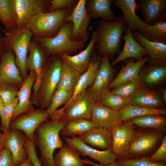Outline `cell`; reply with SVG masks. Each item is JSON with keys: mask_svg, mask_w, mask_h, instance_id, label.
Segmentation results:
<instances>
[{"mask_svg": "<svg viewBox=\"0 0 166 166\" xmlns=\"http://www.w3.org/2000/svg\"><path fill=\"white\" fill-rule=\"evenodd\" d=\"M128 27L122 16L117 17L110 22L99 20L96 31L95 47L102 57L109 59L121 51V44L123 34Z\"/></svg>", "mask_w": 166, "mask_h": 166, "instance_id": "obj_1", "label": "cell"}, {"mask_svg": "<svg viewBox=\"0 0 166 166\" xmlns=\"http://www.w3.org/2000/svg\"><path fill=\"white\" fill-rule=\"evenodd\" d=\"M67 121L62 119L46 121L35 130L33 141L35 145L39 148V160L43 166H55L53 152L64 144L59 134Z\"/></svg>", "mask_w": 166, "mask_h": 166, "instance_id": "obj_2", "label": "cell"}, {"mask_svg": "<svg viewBox=\"0 0 166 166\" xmlns=\"http://www.w3.org/2000/svg\"><path fill=\"white\" fill-rule=\"evenodd\" d=\"M3 32L5 35L2 37L4 50L10 49L13 51L16 64L24 80L28 75L26 68V62L33 35L25 26L5 28Z\"/></svg>", "mask_w": 166, "mask_h": 166, "instance_id": "obj_3", "label": "cell"}, {"mask_svg": "<svg viewBox=\"0 0 166 166\" xmlns=\"http://www.w3.org/2000/svg\"><path fill=\"white\" fill-rule=\"evenodd\" d=\"M72 10H60L34 15L28 21L25 27L33 37L40 38L55 36Z\"/></svg>", "mask_w": 166, "mask_h": 166, "instance_id": "obj_4", "label": "cell"}, {"mask_svg": "<svg viewBox=\"0 0 166 166\" xmlns=\"http://www.w3.org/2000/svg\"><path fill=\"white\" fill-rule=\"evenodd\" d=\"M72 30V23L66 22L53 37L40 38L33 36L32 38L38 42L48 57L64 53L69 55L83 49L86 44L85 42H74L71 40Z\"/></svg>", "mask_w": 166, "mask_h": 166, "instance_id": "obj_5", "label": "cell"}, {"mask_svg": "<svg viewBox=\"0 0 166 166\" xmlns=\"http://www.w3.org/2000/svg\"><path fill=\"white\" fill-rule=\"evenodd\" d=\"M62 60L59 55L51 56L43 68L42 81L37 96V105L48 108L60 78Z\"/></svg>", "mask_w": 166, "mask_h": 166, "instance_id": "obj_6", "label": "cell"}, {"mask_svg": "<svg viewBox=\"0 0 166 166\" xmlns=\"http://www.w3.org/2000/svg\"><path fill=\"white\" fill-rule=\"evenodd\" d=\"M163 132L151 128L139 127L134 129L130 146L128 158L148 157L161 144L164 135Z\"/></svg>", "mask_w": 166, "mask_h": 166, "instance_id": "obj_7", "label": "cell"}, {"mask_svg": "<svg viewBox=\"0 0 166 166\" xmlns=\"http://www.w3.org/2000/svg\"><path fill=\"white\" fill-rule=\"evenodd\" d=\"M94 101L86 90L76 96L64 106L49 117L51 120L66 121L78 119L90 120Z\"/></svg>", "mask_w": 166, "mask_h": 166, "instance_id": "obj_8", "label": "cell"}, {"mask_svg": "<svg viewBox=\"0 0 166 166\" xmlns=\"http://www.w3.org/2000/svg\"><path fill=\"white\" fill-rule=\"evenodd\" d=\"M29 52L26 68L27 71L33 70L36 73L32 100L33 102H36L37 94L41 85L44 67L48 58L42 47L33 38L29 45Z\"/></svg>", "mask_w": 166, "mask_h": 166, "instance_id": "obj_9", "label": "cell"}, {"mask_svg": "<svg viewBox=\"0 0 166 166\" xmlns=\"http://www.w3.org/2000/svg\"><path fill=\"white\" fill-rule=\"evenodd\" d=\"M86 0H79L71 13L67 17L66 22L72 23L71 40L74 42H86L89 32L87 28L90 21V17L87 14L86 8Z\"/></svg>", "mask_w": 166, "mask_h": 166, "instance_id": "obj_10", "label": "cell"}, {"mask_svg": "<svg viewBox=\"0 0 166 166\" xmlns=\"http://www.w3.org/2000/svg\"><path fill=\"white\" fill-rule=\"evenodd\" d=\"M117 70L111 65L109 59L103 57L93 81L88 90L93 101L99 102L108 90L109 86Z\"/></svg>", "mask_w": 166, "mask_h": 166, "instance_id": "obj_11", "label": "cell"}, {"mask_svg": "<svg viewBox=\"0 0 166 166\" xmlns=\"http://www.w3.org/2000/svg\"><path fill=\"white\" fill-rule=\"evenodd\" d=\"M135 126L130 121H124L112 132V149L120 160L128 158Z\"/></svg>", "mask_w": 166, "mask_h": 166, "instance_id": "obj_12", "label": "cell"}, {"mask_svg": "<svg viewBox=\"0 0 166 166\" xmlns=\"http://www.w3.org/2000/svg\"><path fill=\"white\" fill-rule=\"evenodd\" d=\"M48 117L46 109H35L18 117L11 122L9 129L20 130L26 137L33 140L35 130Z\"/></svg>", "mask_w": 166, "mask_h": 166, "instance_id": "obj_13", "label": "cell"}, {"mask_svg": "<svg viewBox=\"0 0 166 166\" xmlns=\"http://www.w3.org/2000/svg\"><path fill=\"white\" fill-rule=\"evenodd\" d=\"M63 137L66 144L77 150L81 155L90 157L98 162L100 165L108 166L117 160V156L112 149L99 150L85 143L77 137Z\"/></svg>", "mask_w": 166, "mask_h": 166, "instance_id": "obj_14", "label": "cell"}, {"mask_svg": "<svg viewBox=\"0 0 166 166\" xmlns=\"http://www.w3.org/2000/svg\"><path fill=\"white\" fill-rule=\"evenodd\" d=\"M18 16L17 27L25 26L33 16L47 12L51 0H15Z\"/></svg>", "mask_w": 166, "mask_h": 166, "instance_id": "obj_15", "label": "cell"}, {"mask_svg": "<svg viewBox=\"0 0 166 166\" xmlns=\"http://www.w3.org/2000/svg\"><path fill=\"white\" fill-rule=\"evenodd\" d=\"M96 125L112 132L123 122L119 112L102 105L99 102L93 103L90 120Z\"/></svg>", "mask_w": 166, "mask_h": 166, "instance_id": "obj_16", "label": "cell"}, {"mask_svg": "<svg viewBox=\"0 0 166 166\" xmlns=\"http://www.w3.org/2000/svg\"><path fill=\"white\" fill-rule=\"evenodd\" d=\"M143 22L149 26L166 22V0H138Z\"/></svg>", "mask_w": 166, "mask_h": 166, "instance_id": "obj_17", "label": "cell"}, {"mask_svg": "<svg viewBox=\"0 0 166 166\" xmlns=\"http://www.w3.org/2000/svg\"><path fill=\"white\" fill-rule=\"evenodd\" d=\"M0 61V83H4L19 88L24 80L16 63L15 55L10 49H6Z\"/></svg>", "mask_w": 166, "mask_h": 166, "instance_id": "obj_18", "label": "cell"}, {"mask_svg": "<svg viewBox=\"0 0 166 166\" xmlns=\"http://www.w3.org/2000/svg\"><path fill=\"white\" fill-rule=\"evenodd\" d=\"M36 78L35 72L31 70L30 71L27 77L24 80L17 94L18 103L13 112L11 122L23 113H28L35 110L31 101L30 100V97L31 89Z\"/></svg>", "mask_w": 166, "mask_h": 166, "instance_id": "obj_19", "label": "cell"}, {"mask_svg": "<svg viewBox=\"0 0 166 166\" xmlns=\"http://www.w3.org/2000/svg\"><path fill=\"white\" fill-rule=\"evenodd\" d=\"M4 135L5 148L10 151L16 166L19 165L28 157L24 147L26 136L18 130L9 129Z\"/></svg>", "mask_w": 166, "mask_h": 166, "instance_id": "obj_20", "label": "cell"}, {"mask_svg": "<svg viewBox=\"0 0 166 166\" xmlns=\"http://www.w3.org/2000/svg\"><path fill=\"white\" fill-rule=\"evenodd\" d=\"M128 103L134 106L149 109L163 108L164 105L160 92L144 87L128 98Z\"/></svg>", "mask_w": 166, "mask_h": 166, "instance_id": "obj_21", "label": "cell"}, {"mask_svg": "<svg viewBox=\"0 0 166 166\" xmlns=\"http://www.w3.org/2000/svg\"><path fill=\"white\" fill-rule=\"evenodd\" d=\"M125 33L122 38L124 42L123 48L118 56L112 61L111 65L113 66L128 58H133L136 61H140L143 58L144 56L148 55L145 49L135 39L128 27Z\"/></svg>", "mask_w": 166, "mask_h": 166, "instance_id": "obj_22", "label": "cell"}, {"mask_svg": "<svg viewBox=\"0 0 166 166\" xmlns=\"http://www.w3.org/2000/svg\"><path fill=\"white\" fill-rule=\"evenodd\" d=\"M132 34L136 41L147 52L149 57V65H166V44L149 41L137 31Z\"/></svg>", "mask_w": 166, "mask_h": 166, "instance_id": "obj_23", "label": "cell"}, {"mask_svg": "<svg viewBox=\"0 0 166 166\" xmlns=\"http://www.w3.org/2000/svg\"><path fill=\"white\" fill-rule=\"evenodd\" d=\"M95 36L94 31L91 39L86 48L79 53L71 56L64 53L59 55L63 62L66 63L78 72L82 74L88 69L91 57L95 48Z\"/></svg>", "mask_w": 166, "mask_h": 166, "instance_id": "obj_24", "label": "cell"}, {"mask_svg": "<svg viewBox=\"0 0 166 166\" xmlns=\"http://www.w3.org/2000/svg\"><path fill=\"white\" fill-rule=\"evenodd\" d=\"M149 58L148 55H147L141 60L136 62L133 58H128L125 60L124 62L126 65H125L123 64L121 65L119 73L110 83L108 90L138 77L141 68L148 62Z\"/></svg>", "mask_w": 166, "mask_h": 166, "instance_id": "obj_25", "label": "cell"}, {"mask_svg": "<svg viewBox=\"0 0 166 166\" xmlns=\"http://www.w3.org/2000/svg\"><path fill=\"white\" fill-rule=\"evenodd\" d=\"M77 137L93 148L103 150L112 149L111 132L104 128L96 126Z\"/></svg>", "mask_w": 166, "mask_h": 166, "instance_id": "obj_26", "label": "cell"}, {"mask_svg": "<svg viewBox=\"0 0 166 166\" xmlns=\"http://www.w3.org/2000/svg\"><path fill=\"white\" fill-rule=\"evenodd\" d=\"M112 3L121 10L123 14L122 17L132 33L148 25L136 14L138 9L136 0H113Z\"/></svg>", "mask_w": 166, "mask_h": 166, "instance_id": "obj_27", "label": "cell"}, {"mask_svg": "<svg viewBox=\"0 0 166 166\" xmlns=\"http://www.w3.org/2000/svg\"><path fill=\"white\" fill-rule=\"evenodd\" d=\"M139 76L143 86L152 89L162 84L166 79V65H144Z\"/></svg>", "mask_w": 166, "mask_h": 166, "instance_id": "obj_28", "label": "cell"}, {"mask_svg": "<svg viewBox=\"0 0 166 166\" xmlns=\"http://www.w3.org/2000/svg\"><path fill=\"white\" fill-rule=\"evenodd\" d=\"M113 0H86V8L90 18L95 19L99 18L107 22L114 21L117 18L112 12L111 5Z\"/></svg>", "mask_w": 166, "mask_h": 166, "instance_id": "obj_29", "label": "cell"}, {"mask_svg": "<svg viewBox=\"0 0 166 166\" xmlns=\"http://www.w3.org/2000/svg\"><path fill=\"white\" fill-rule=\"evenodd\" d=\"M80 155L77 150L64 144L54 157L55 166H83L85 160Z\"/></svg>", "mask_w": 166, "mask_h": 166, "instance_id": "obj_30", "label": "cell"}, {"mask_svg": "<svg viewBox=\"0 0 166 166\" xmlns=\"http://www.w3.org/2000/svg\"><path fill=\"white\" fill-rule=\"evenodd\" d=\"M90 120L78 119L67 121L60 133L63 137H75L82 135L96 126Z\"/></svg>", "mask_w": 166, "mask_h": 166, "instance_id": "obj_31", "label": "cell"}, {"mask_svg": "<svg viewBox=\"0 0 166 166\" xmlns=\"http://www.w3.org/2000/svg\"><path fill=\"white\" fill-rule=\"evenodd\" d=\"M0 21L5 29L17 26L18 16L15 0H0Z\"/></svg>", "mask_w": 166, "mask_h": 166, "instance_id": "obj_32", "label": "cell"}, {"mask_svg": "<svg viewBox=\"0 0 166 166\" xmlns=\"http://www.w3.org/2000/svg\"><path fill=\"white\" fill-rule=\"evenodd\" d=\"M135 126L142 128L157 129L164 132L166 127L165 116L157 114L146 115L130 120Z\"/></svg>", "mask_w": 166, "mask_h": 166, "instance_id": "obj_33", "label": "cell"}, {"mask_svg": "<svg viewBox=\"0 0 166 166\" xmlns=\"http://www.w3.org/2000/svg\"><path fill=\"white\" fill-rule=\"evenodd\" d=\"M81 74L68 64L63 62L60 78L57 89L73 92Z\"/></svg>", "mask_w": 166, "mask_h": 166, "instance_id": "obj_34", "label": "cell"}, {"mask_svg": "<svg viewBox=\"0 0 166 166\" xmlns=\"http://www.w3.org/2000/svg\"><path fill=\"white\" fill-rule=\"evenodd\" d=\"M119 112L121 120L124 122L149 114H157L165 116L166 109L164 108L159 109L147 108L134 106L128 104Z\"/></svg>", "mask_w": 166, "mask_h": 166, "instance_id": "obj_35", "label": "cell"}, {"mask_svg": "<svg viewBox=\"0 0 166 166\" xmlns=\"http://www.w3.org/2000/svg\"><path fill=\"white\" fill-rule=\"evenodd\" d=\"M137 31L149 41L166 44V22L147 25Z\"/></svg>", "mask_w": 166, "mask_h": 166, "instance_id": "obj_36", "label": "cell"}, {"mask_svg": "<svg viewBox=\"0 0 166 166\" xmlns=\"http://www.w3.org/2000/svg\"><path fill=\"white\" fill-rule=\"evenodd\" d=\"M103 105L115 111L119 112L128 104V98L108 90L99 101Z\"/></svg>", "mask_w": 166, "mask_h": 166, "instance_id": "obj_37", "label": "cell"}, {"mask_svg": "<svg viewBox=\"0 0 166 166\" xmlns=\"http://www.w3.org/2000/svg\"><path fill=\"white\" fill-rule=\"evenodd\" d=\"M73 95V92L56 89L51 97L50 104L46 109L49 117L60 106L67 104L71 100Z\"/></svg>", "mask_w": 166, "mask_h": 166, "instance_id": "obj_38", "label": "cell"}, {"mask_svg": "<svg viewBox=\"0 0 166 166\" xmlns=\"http://www.w3.org/2000/svg\"><path fill=\"white\" fill-rule=\"evenodd\" d=\"M144 87L139 76L134 80L124 83L116 87L113 89L111 92L128 98L138 89Z\"/></svg>", "mask_w": 166, "mask_h": 166, "instance_id": "obj_39", "label": "cell"}, {"mask_svg": "<svg viewBox=\"0 0 166 166\" xmlns=\"http://www.w3.org/2000/svg\"><path fill=\"white\" fill-rule=\"evenodd\" d=\"M18 103V99L17 97L11 104L5 105L0 108V128L3 132V133H6L9 129L13 112Z\"/></svg>", "mask_w": 166, "mask_h": 166, "instance_id": "obj_40", "label": "cell"}, {"mask_svg": "<svg viewBox=\"0 0 166 166\" xmlns=\"http://www.w3.org/2000/svg\"><path fill=\"white\" fill-rule=\"evenodd\" d=\"M19 88L4 83H0V96L6 105L11 104L17 97Z\"/></svg>", "mask_w": 166, "mask_h": 166, "instance_id": "obj_41", "label": "cell"}, {"mask_svg": "<svg viewBox=\"0 0 166 166\" xmlns=\"http://www.w3.org/2000/svg\"><path fill=\"white\" fill-rule=\"evenodd\" d=\"M148 157L136 159L127 158L119 161L123 166H166L164 163L161 161H152Z\"/></svg>", "mask_w": 166, "mask_h": 166, "instance_id": "obj_42", "label": "cell"}, {"mask_svg": "<svg viewBox=\"0 0 166 166\" xmlns=\"http://www.w3.org/2000/svg\"><path fill=\"white\" fill-rule=\"evenodd\" d=\"M77 0H53L47 12L62 9L72 10L76 6Z\"/></svg>", "mask_w": 166, "mask_h": 166, "instance_id": "obj_43", "label": "cell"}, {"mask_svg": "<svg viewBox=\"0 0 166 166\" xmlns=\"http://www.w3.org/2000/svg\"><path fill=\"white\" fill-rule=\"evenodd\" d=\"M24 147L28 157L31 161L33 166H42L38 157L33 140L26 137Z\"/></svg>", "mask_w": 166, "mask_h": 166, "instance_id": "obj_44", "label": "cell"}, {"mask_svg": "<svg viewBox=\"0 0 166 166\" xmlns=\"http://www.w3.org/2000/svg\"><path fill=\"white\" fill-rule=\"evenodd\" d=\"M153 162L165 161L166 160V136L163 137L159 147L149 157Z\"/></svg>", "mask_w": 166, "mask_h": 166, "instance_id": "obj_45", "label": "cell"}, {"mask_svg": "<svg viewBox=\"0 0 166 166\" xmlns=\"http://www.w3.org/2000/svg\"><path fill=\"white\" fill-rule=\"evenodd\" d=\"M0 166H16L10 151L6 148L0 152Z\"/></svg>", "mask_w": 166, "mask_h": 166, "instance_id": "obj_46", "label": "cell"}, {"mask_svg": "<svg viewBox=\"0 0 166 166\" xmlns=\"http://www.w3.org/2000/svg\"><path fill=\"white\" fill-rule=\"evenodd\" d=\"M85 164H89L93 165V166H105L99 164L94 163L92 161L87 159H85ZM107 166H123L119 161L116 160Z\"/></svg>", "mask_w": 166, "mask_h": 166, "instance_id": "obj_47", "label": "cell"}, {"mask_svg": "<svg viewBox=\"0 0 166 166\" xmlns=\"http://www.w3.org/2000/svg\"><path fill=\"white\" fill-rule=\"evenodd\" d=\"M5 148L4 135L0 132V152Z\"/></svg>", "mask_w": 166, "mask_h": 166, "instance_id": "obj_48", "label": "cell"}, {"mask_svg": "<svg viewBox=\"0 0 166 166\" xmlns=\"http://www.w3.org/2000/svg\"><path fill=\"white\" fill-rule=\"evenodd\" d=\"M2 37L0 34V61L1 60L3 52L4 49L3 44Z\"/></svg>", "mask_w": 166, "mask_h": 166, "instance_id": "obj_49", "label": "cell"}, {"mask_svg": "<svg viewBox=\"0 0 166 166\" xmlns=\"http://www.w3.org/2000/svg\"><path fill=\"white\" fill-rule=\"evenodd\" d=\"M18 166H33V165L31 160L28 157L25 161Z\"/></svg>", "mask_w": 166, "mask_h": 166, "instance_id": "obj_50", "label": "cell"}, {"mask_svg": "<svg viewBox=\"0 0 166 166\" xmlns=\"http://www.w3.org/2000/svg\"><path fill=\"white\" fill-rule=\"evenodd\" d=\"M161 98L164 104L166 103V89L164 88L161 90Z\"/></svg>", "mask_w": 166, "mask_h": 166, "instance_id": "obj_51", "label": "cell"}, {"mask_svg": "<svg viewBox=\"0 0 166 166\" xmlns=\"http://www.w3.org/2000/svg\"><path fill=\"white\" fill-rule=\"evenodd\" d=\"M5 105H6L4 100L0 96V108Z\"/></svg>", "mask_w": 166, "mask_h": 166, "instance_id": "obj_52", "label": "cell"}]
</instances>
